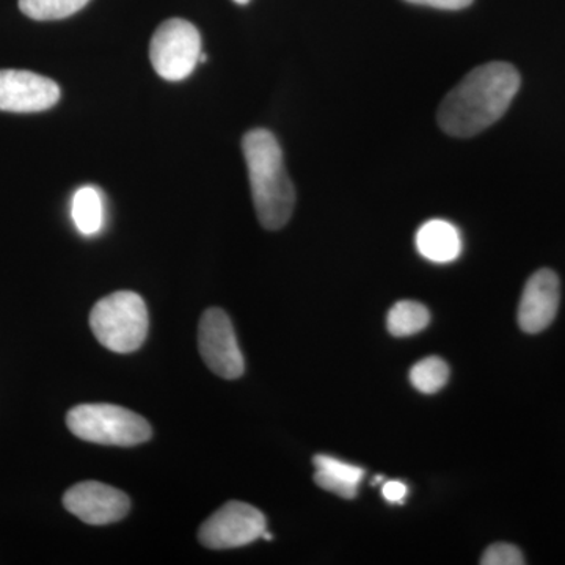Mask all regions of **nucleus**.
<instances>
[{
  "label": "nucleus",
  "instance_id": "f257e3e1",
  "mask_svg": "<svg viewBox=\"0 0 565 565\" xmlns=\"http://www.w3.org/2000/svg\"><path fill=\"white\" fill-rule=\"evenodd\" d=\"M520 90V74L503 62L486 63L468 73L438 109L440 128L452 137L486 131L508 111Z\"/></svg>",
  "mask_w": 565,
  "mask_h": 565
},
{
  "label": "nucleus",
  "instance_id": "f03ea898",
  "mask_svg": "<svg viewBox=\"0 0 565 565\" xmlns=\"http://www.w3.org/2000/svg\"><path fill=\"white\" fill-rule=\"evenodd\" d=\"M243 152L259 223L270 232L282 228L296 206V189L277 137L267 129H253L244 136Z\"/></svg>",
  "mask_w": 565,
  "mask_h": 565
},
{
  "label": "nucleus",
  "instance_id": "7ed1b4c3",
  "mask_svg": "<svg viewBox=\"0 0 565 565\" xmlns=\"http://www.w3.org/2000/svg\"><path fill=\"white\" fill-rule=\"evenodd\" d=\"M90 327L96 340L117 353L140 349L148 334V310L139 294L118 291L93 307Z\"/></svg>",
  "mask_w": 565,
  "mask_h": 565
},
{
  "label": "nucleus",
  "instance_id": "20e7f679",
  "mask_svg": "<svg viewBox=\"0 0 565 565\" xmlns=\"http://www.w3.org/2000/svg\"><path fill=\"white\" fill-rule=\"evenodd\" d=\"M71 433L90 444L136 446L151 438V426L143 416L111 404H82L66 416Z\"/></svg>",
  "mask_w": 565,
  "mask_h": 565
},
{
  "label": "nucleus",
  "instance_id": "39448f33",
  "mask_svg": "<svg viewBox=\"0 0 565 565\" xmlns=\"http://www.w3.org/2000/svg\"><path fill=\"white\" fill-rule=\"evenodd\" d=\"M202 55V35L192 22L173 18L162 22L152 35L150 61L162 79H188Z\"/></svg>",
  "mask_w": 565,
  "mask_h": 565
},
{
  "label": "nucleus",
  "instance_id": "423d86ee",
  "mask_svg": "<svg viewBox=\"0 0 565 565\" xmlns=\"http://www.w3.org/2000/svg\"><path fill=\"white\" fill-rule=\"evenodd\" d=\"M266 516L255 505L230 501L212 514L199 531L206 548L230 550L250 545L263 537Z\"/></svg>",
  "mask_w": 565,
  "mask_h": 565
},
{
  "label": "nucleus",
  "instance_id": "0eeeda50",
  "mask_svg": "<svg viewBox=\"0 0 565 565\" xmlns=\"http://www.w3.org/2000/svg\"><path fill=\"white\" fill-rule=\"evenodd\" d=\"M199 349L206 366L218 377L234 381L244 374V355L232 319L221 308L204 311L199 327Z\"/></svg>",
  "mask_w": 565,
  "mask_h": 565
},
{
  "label": "nucleus",
  "instance_id": "6e6552de",
  "mask_svg": "<svg viewBox=\"0 0 565 565\" xmlns=\"http://www.w3.org/2000/svg\"><path fill=\"white\" fill-rule=\"evenodd\" d=\"M66 511L87 525H110L128 515V494L103 482L85 481L71 487L63 497Z\"/></svg>",
  "mask_w": 565,
  "mask_h": 565
},
{
  "label": "nucleus",
  "instance_id": "1a4fd4ad",
  "mask_svg": "<svg viewBox=\"0 0 565 565\" xmlns=\"http://www.w3.org/2000/svg\"><path fill=\"white\" fill-rule=\"evenodd\" d=\"M61 87L32 71L0 70V110L35 114L51 109L61 99Z\"/></svg>",
  "mask_w": 565,
  "mask_h": 565
},
{
  "label": "nucleus",
  "instance_id": "9d476101",
  "mask_svg": "<svg viewBox=\"0 0 565 565\" xmlns=\"http://www.w3.org/2000/svg\"><path fill=\"white\" fill-rule=\"evenodd\" d=\"M561 286L550 269L537 270L526 281L519 305V326L525 333H541L552 326L559 308Z\"/></svg>",
  "mask_w": 565,
  "mask_h": 565
},
{
  "label": "nucleus",
  "instance_id": "9b49d317",
  "mask_svg": "<svg viewBox=\"0 0 565 565\" xmlns=\"http://www.w3.org/2000/svg\"><path fill=\"white\" fill-rule=\"evenodd\" d=\"M415 244L423 258L437 264L456 262L463 250L462 236L457 226L441 218H434L419 226Z\"/></svg>",
  "mask_w": 565,
  "mask_h": 565
},
{
  "label": "nucleus",
  "instance_id": "f8f14e48",
  "mask_svg": "<svg viewBox=\"0 0 565 565\" xmlns=\"http://www.w3.org/2000/svg\"><path fill=\"white\" fill-rule=\"evenodd\" d=\"M313 463L315 481L321 489L344 500H353L356 497L364 478L363 468L327 455L316 456Z\"/></svg>",
  "mask_w": 565,
  "mask_h": 565
},
{
  "label": "nucleus",
  "instance_id": "ddd939ff",
  "mask_svg": "<svg viewBox=\"0 0 565 565\" xmlns=\"http://www.w3.org/2000/svg\"><path fill=\"white\" fill-rule=\"evenodd\" d=\"M71 215L77 232L84 236L102 232L104 225V200L102 191L93 185L77 189L71 203Z\"/></svg>",
  "mask_w": 565,
  "mask_h": 565
},
{
  "label": "nucleus",
  "instance_id": "4468645a",
  "mask_svg": "<svg viewBox=\"0 0 565 565\" xmlns=\"http://www.w3.org/2000/svg\"><path fill=\"white\" fill-rule=\"evenodd\" d=\"M429 322V310L423 303L414 302V300L397 302L386 318L388 332L399 338L423 332Z\"/></svg>",
  "mask_w": 565,
  "mask_h": 565
},
{
  "label": "nucleus",
  "instance_id": "2eb2a0df",
  "mask_svg": "<svg viewBox=\"0 0 565 565\" xmlns=\"http://www.w3.org/2000/svg\"><path fill=\"white\" fill-rule=\"evenodd\" d=\"M449 381V366L438 356H427L415 364L411 371L412 385L423 394H435Z\"/></svg>",
  "mask_w": 565,
  "mask_h": 565
},
{
  "label": "nucleus",
  "instance_id": "dca6fc26",
  "mask_svg": "<svg viewBox=\"0 0 565 565\" xmlns=\"http://www.w3.org/2000/svg\"><path fill=\"white\" fill-rule=\"evenodd\" d=\"M90 0H20V9L35 21H57L77 13Z\"/></svg>",
  "mask_w": 565,
  "mask_h": 565
},
{
  "label": "nucleus",
  "instance_id": "f3484780",
  "mask_svg": "<svg viewBox=\"0 0 565 565\" xmlns=\"http://www.w3.org/2000/svg\"><path fill=\"white\" fill-rule=\"evenodd\" d=\"M482 565H523L525 557L519 546L511 544H494L486 550L481 559Z\"/></svg>",
  "mask_w": 565,
  "mask_h": 565
},
{
  "label": "nucleus",
  "instance_id": "a211bd4d",
  "mask_svg": "<svg viewBox=\"0 0 565 565\" xmlns=\"http://www.w3.org/2000/svg\"><path fill=\"white\" fill-rule=\"evenodd\" d=\"M415 6L433 7L438 10H463L473 3V0H405Z\"/></svg>",
  "mask_w": 565,
  "mask_h": 565
},
{
  "label": "nucleus",
  "instance_id": "6ab92c4d",
  "mask_svg": "<svg viewBox=\"0 0 565 565\" xmlns=\"http://www.w3.org/2000/svg\"><path fill=\"white\" fill-rule=\"evenodd\" d=\"M382 494L388 503H404L405 497H407V486L401 481H386L382 487Z\"/></svg>",
  "mask_w": 565,
  "mask_h": 565
},
{
  "label": "nucleus",
  "instance_id": "aec40b11",
  "mask_svg": "<svg viewBox=\"0 0 565 565\" xmlns=\"http://www.w3.org/2000/svg\"><path fill=\"white\" fill-rule=\"evenodd\" d=\"M236 3H241V6H245V3L250 2V0H234Z\"/></svg>",
  "mask_w": 565,
  "mask_h": 565
}]
</instances>
